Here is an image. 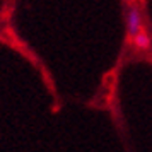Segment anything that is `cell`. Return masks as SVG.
<instances>
[{"instance_id":"obj_1","label":"cell","mask_w":152,"mask_h":152,"mask_svg":"<svg viewBox=\"0 0 152 152\" xmlns=\"http://www.w3.org/2000/svg\"><path fill=\"white\" fill-rule=\"evenodd\" d=\"M125 26H126V33L132 38L144 31V14H142V9L137 4L126 5V9H125Z\"/></svg>"},{"instance_id":"obj_2","label":"cell","mask_w":152,"mask_h":152,"mask_svg":"<svg viewBox=\"0 0 152 152\" xmlns=\"http://www.w3.org/2000/svg\"><path fill=\"white\" fill-rule=\"evenodd\" d=\"M132 43H133V46H135L137 50L147 51V50H151V46H152V38H151V34L144 29L142 33H138L137 36L132 38Z\"/></svg>"}]
</instances>
